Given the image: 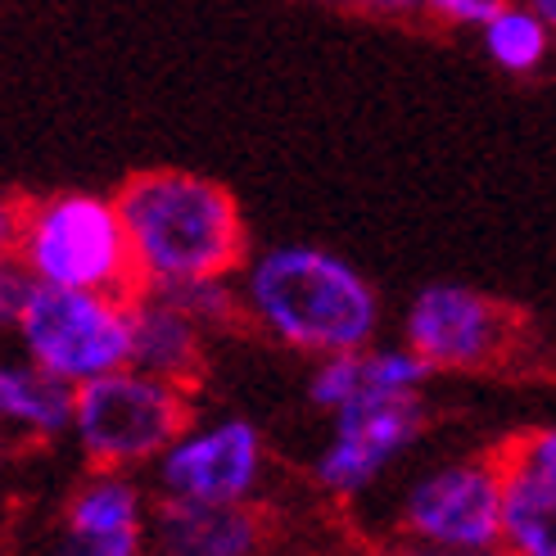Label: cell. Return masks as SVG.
<instances>
[{
	"label": "cell",
	"mask_w": 556,
	"mask_h": 556,
	"mask_svg": "<svg viewBox=\"0 0 556 556\" xmlns=\"http://www.w3.org/2000/svg\"><path fill=\"white\" fill-rule=\"evenodd\" d=\"M146 539L141 489L114 470L73 493L68 503V552L81 556H136Z\"/></svg>",
	"instance_id": "11"
},
{
	"label": "cell",
	"mask_w": 556,
	"mask_h": 556,
	"mask_svg": "<svg viewBox=\"0 0 556 556\" xmlns=\"http://www.w3.org/2000/svg\"><path fill=\"white\" fill-rule=\"evenodd\" d=\"M244 303L281 344L321 357L367 349L380 326V299L367 276L317 244H276L254 258Z\"/></svg>",
	"instance_id": "2"
},
{
	"label": "cell",
	"mask_w": 556,
	"mask_h": 556,
	"mask_svg": "<svg viewBox=\"0 0 556 556\" xmlns=\"http://www.w3.org/2000/svg\"><path fill=\"white\" fill-rule=\"evenodd\" d=\"M73 394L77 384L41 371L37 363L27 367L0 363V421L5 426H18L41 439L64 434L73 426Z\"/></svg>",
	"instance_id": "14"
},
{
	"label": "cell",
	"mask_w": 556,
	"mask_h": 556,
	"mask_svg": "<svg viewBox=\"0 0 556 556\" xmlns=\"http://www.w3.org/2000/svg\"><path fill=\"white\" fill-rule=\"evenodd\" d=\"M154 539L163 552L177 556H249L258 547V520L244 511V503L217 507L163 493V507L154 516Z\"/></svg>",
	"instance_id": "12"
},
{
	"label": "cell",
	"mask_w": 556,
	"mask_h": 556,
	"mask_svg": "<svg viewBox=\"0 0 556 556\" xmlns=\"http://www.w3.org/2000/svg\"><path fill=\"white\" fill-rule=\"evenodd\" d=\"M511 457H516V462H530V466H539V470H547V476H556V426L530 434L525 443H516Z\"/></svg>",
	"instance_id": "18"
},
{
	"label": "cell",
	"mask_w": 556,
	"mask_h": 556,
	"mask_svg": "<svg viewBox=\"0 0 556 556\" xmlns=\"http://www.w3.org/2000/svg\"><path fill=\"white\" fill-rule=\"evenodd\" d=\"M353 5H363V10H416V5H426V0H353Z\"/></svg>",
	"instance_id": "19"
},
{
	"label": "cell",
	"mask_w": 556,
	"mask_h": 556,
	"mask_svg": "<svg viewBox=\"0 0 556 556\" xmlns=\"http://www.w3.org/2000/svg\"><path fill=\"white\" fill-rule=\"evenodd\" d=\"M484 50L493 54V64H503L507 73H530L547 54V23L534 10L497 5V14L484 23Z\"/></svg>",
	"instance_id": "15"
},
{
	"label": "cell",
	"mask_w": 556,
	"mask_h": 556,
	"mask_svg": "<svg viewBox=\"0 0 556 556\" xmlns=\"http://www.w3.org/2000/svg\"><path fill=\"white\" fill-rule=\"evenodd\" d=\"M503 543L525 556H556V476L516 457L503 466Z\"/></svg>",
	"instance_id": "13"
},
{
	"label": "cell",
	"mask_w": 556,
	"mask_h": 556,
	"mask_svg": "<svg viewBox=\"0 0 556 556\" xmlns=\"http://www.w3.org/2000/svg\"><path fill=\"white\" fill-rule=\"evenodd\" d=\"M263 476V439L249 421H217L204 430H186L159 457V484L168 497L186 503L236 507L254 493Z\"/></svg>",
	"instance_id": "9"
},
{
	"label": "cell",
	"mask_w": 556,
	"mask_h": 556,
	"mask_svg": "<svg viewBox=\"0 0 556 556\" xmlns=\"http://www.w3.org/2000/svg\"><path fill=\"white\" fill-rule=\"evenodd\" d=\"M507 336V313L470 286H426L407 308V344L443 371H476L497 363Z\"/></svg>",
	"instance_id": "8"
},
{
	"label": "cell",
	"mask_w": 556,
	"mask_h": 556,
	"mask_svg": "<svg viewBox=\"0 0 556 556\" xmlns=\"http://www.w3.org/2000/svg\"><path fill=\"white\" fill-rule=\"evenodd\" d=\"M403 525L448 552H489L503 543V466L457 462L426 476L407 493Z\"/></svg>",
	"instance_id": "6"
},
{
	"label": "cell",
	"mask_w": 556,
	"mask_h": 556,
	"mask_svg": "<svg viewBox=\"0 0 556 556\" xmlns=\"http://www.w3.org/2000/svg\"><path fill=\"white\" fill-rule=\"evenodd\" d=\"M426 5L434 10V14H443V18H453V23H489L493 14H497V5L503 0H426Z\"/></svg>",
	"instance_id": "17"
},
{
	"label": "cell",
	"mask_w": 556,
	"mask_h": 556,
	"mask_svg": "<svg viewBox=\"0 0 556 556\" xmlns=\"http://www.w3.org/2000/svg\"><path fill=\"white\" fill-rule=\"evenodd\" d=\"M131 308V367H141L159 380L190 384L204 371V326L181 313L173 299L159 290H136L127 299Z\"/></svg>",
	"instance_id": "10"
},
{
	"label": "cell",
	"mask_w": 556,
	"mask_h": 556,
	"mask_svg": "<svg viewBox=\"0 0 556 556\" xmlns=\"http://www.w3.org/2000/svg\"><path fill=\"white\" fill-rule=\"evenodd\" d=\"M336 416V439L317 457V484L330 493H363L399 453L421 434V399L416 394H357Z\"/></svg>",
	"instance_id": "7"
},
{
	"label": "cell",
	"mask_w": 556,
	"mask_h": 556,
	"mask_svg": "<svg viewBox=\"0 0 556 556\" xmlns=\"http://www.w3.org/2000/svg\"><path fill=\"white\" fill-rule=\"evenodd\" d=\"M525 5H530L547 27H556V0H525Z\"/></svg>",
	"instance_id": "20"
},
{
	"label": "cell",
	"mask_w": 556,
	"mask_h": 556,
	"mask_svg": "<svg viewBox=\"0 0 556 556\" xmlns=\"http://www.w3.org/2000/svg\"><path fill=\"white\" fill-rule=\"evenodd\" d=\"M77 443L100 470H123L154 462L190 430L186 389L159 380L141 367H114L81 380L73 394Z\"/></svg>",
	"instance_id": "4"
},
{
	"label": "cell",
	"mask_w": 556,
	"mask_h": 556,
	"mask_svg": "<svg viewBox=\"0 0 556 556\" xmlns=\"http://www.w3.org/2000/svg\"><path fill=\"white\" fill-rule=\"evenodd\" d=\"M146 290H159L163 299H173L200 326H213L236 308V294L222 286V276H194V281H168V286H146Z\"/></svg>",
	"instance_id": "16"
},
{
	"label": "cell",
	"mask_w": 556,
	"mask_h": 556,
	"mask_svg": "<svg viewBox=\"0 0 556 556\" xmlns=\"http://www.w3.org/2000/svg\"><path fill=\"white\" fill-rule=\"evenodd\" d=\"M141 286L227 276L244 258V222L227 186L194 173H141L118 190Z\"/></svg>",
	"instance_id": "1"
},
{
	"label": "cell",
	"mask_w": 556,
	"mask_h": 556,
	"mask_svg": "<svg viewBox=\"0 0 556 556\" xmlns=\"http://www.w3.org/2000/svg\"><path fill=\"white\" fill-rule=\"evenodd\" d=\"M14 326L27 363L68 384L131 363V308L118 294L33 281L18 299Z\"/></svg>",
	"instance_id": "5"
},
{
	"label": "cell",
	"mask_w": 556,
	"mask_h": 556,
	"mask_svg": "<svg viewBox=\"0 0 556 556\" xmlns=\"http://www.w3.org/2000/svg\"><path fill=\"white\" fill-rule=\"evenodd\" d=\"M14 258L33 281L46 286L104 290L118 299L141 290L118 200H100V194H50L27 204Z\"/></svg>",
	"instance_id": "3"
}]
</instances>
